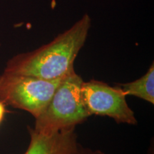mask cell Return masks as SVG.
Returning <instances> with one entry per match:
<instances>
[{
  "label": "cell",
  "mask_w": 154,
  "mask_h": 154,
  "mask_svg": "<svg viewBox=\"0 0 154 154\" xmlns=\"http://www.w3.org/2000/svg\"><path fill=\"white\" fill-rule=\"evenodd\" d=\"M81 93L90 116H109L122 124H137L134 112L128 106L126 95L119 86L111 87L106 83L91 80L82 83Z\"/></svg>",
  "instance_id": "obj_4"
},
{
  "label": "cell",
  "mask_w": 154,
  "mask_h": 154,
  "mask_svg": "<svg viewBox=\"0 0 154 154\" xmlns=\"http://www.w3.org/2000/svg\"><path fill=\"white\" fill-rule=\"evenodd\" d=\"M82 77L75 72L65 76L54 93L46 109L36 118V132L51 134L73 128L85 121L90 114L83 103Z\"/></svg>",
  "instance_id": "obj_2"
},
{
  "label": "cell",
  "mask_w": 154,
  "mask_h": 154,
  "mask_svg": "<svg viewBox=\"0 0 154 154\" xmlns=\"http://www.w3.org/2000/svg\"><path fill=\"white\" fill-rule=\"evenodd\" d=\"M30 142L24 154H74L78 146L75 127L42 134L29 127Z\"/></svg>",
  "instance_id": "obj_5"
},
{
  "label": "cell",
  "mask_w": 154,
  "mask_h": 154,
  "mask_svg": "<svg viewBox=\"0 0 154 154\" xmlns=\"http://www.w3.org/2000/svg\"><path fill=\"white\" fill-rule=\"evenodd\" d=\"M5 113V104L2 101H0V124L2 121Z\"/></svg>",
  "instance_id": "obj_8"
},
{
  "label": "cell",
  "mask_w": 154,
  "mask_h": 154,
  "mask_svg": "<svg viewBox=\"0 0 154 154\" xmlns=\"http://www.w3.org/2000/svg\"><path fill=\"white\" fill-rule=\"evenodd\" d=\"M91 26V17L84 14L49 43L9 59L4 72L46 80L65 76L74 71V61L85 44Z\"/></svg>",
  "instance_id": "obj_1"
},
{
  "label": "cell",
  "mask_w": 154,
  "mask_h": 154,
  "mask_svg": "<svg viewBox=\"0 0 154 154\" xmlns=\"http://www.w3.org/2000/svg\"><path fill=\"white\" fill-rule=\"evenodd\" d=\"M125 95L135 96L145 100L149 103H154V65L152 63L149 70L137 80L119 86Z\"/></svg>",
  "instance_id": "obj_6"
},
{
  "label": "cell",
  "mask_w": 154,
  "mask_h": 154,
  "mask_svg": "<svg viewBox=\"0 0 154 154\" xmlns=\"http://www.w3.org/2000/svg\"><path fill=\"white\" fill-rule=\"evenodd\" d=\"M63 77L46 80L3 72L0 75V101L27 111L36 119L47 106Z\"/></svg>",
  "instance_id": "obj_3"
},
{
  "label": "cell",
  "mask_w": 154,
  "mask_h": 154,
  "mask_svg": "<svg viewBox=\"0 0 154 154\" xmlns=\"http://www.w3.org/2000/svg\"><path fill=\"white\" fill-rule=\"evenodd\" d=\"M74 154H106L100 150H92L90 148L84 147L79 143L76 151Z\"/></svg>",
  "instance_id": "obj_7"
}]
</instances>
